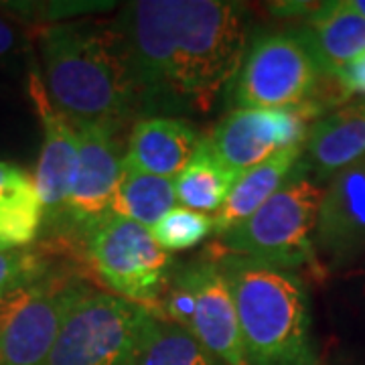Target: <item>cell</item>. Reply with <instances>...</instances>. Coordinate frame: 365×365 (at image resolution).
<instances>
[{"label":"cell","instance_id":"obj_1","mask_svg":"<svg viewBox=\"0 0 365 365\" xmlns=\"http://www.w3.org/2000/svg\"><path fill=\"white\" fill-rule=\"evenodd\" d=\"M114 29L148 100L209 104L246 59L248 21L237 2L138 0Z\"/></svg>","mask_w":365,"mask_h":365},{"label":"cell","instance_id":"obj_2","mask_svg":"<svg viewBox=\"0 0 365 365\" xmlns=\"http://www.w3.org/2000/svg\"><path fill=\"white\" fill-rule=\"evenodd\" d=\"M41 53L49 100L73 126L114 128L140 98L114 26H47Z\"/></svg>","mask_w":365,"mask_h":365},{"label":"cell","instance_id":"obj_3","mask_svg":"<svg viewBox=\"0 0 365 365\" xmlns=\"http://www.w3.org/2000/svg\"><path fill=\"white\" fill-rule=\"evenodd\" d=\"M220 264L234 294L246 365H317L309 299L299 276L235 254Z\"/></svg>","mask_w":365,"mask_h":365},{"label":"cell","instance_id":"obj_4","mask_svg":"<svg viewBox=\"0 0 365 365\" xmlns=\"http://www.w3.org/2000/svg\"><path fill=\"white\" fill-rule=\"evenodd\" d=\"M325 189L302 173L300 163L287 182L242 225L222 235L227 254L246 256L287 270L314 260V232Z\"/></svg>","mask_w":365,"mask_h":365},{"label":"cell","instance_id":"obj_5","mask_svg":"<svg viewBox=\"0 0 365 365\" xmlns=\"http://www.w3.org/2000/svg\"><path fill=\"white\" fill-rule=\"evenodd\" d=\"M153 311L88 290L53 345L45 365H136Z\"/></svg>","mask_w":365,"mask_h":365},{"label":"cell","instance_id":"obj_6","mask_svg":"<svg viewBox=\"0 0 365 365\" xmlns=\"http://www.w3.org/2000/svg\"><path fill=\"white\" fill-rule=\"evenodd\" d=\"M90 288L63 270L0 300V365H45L67 317Z\"/></svg>","mask_w":365,"mask_h":365},{"label":"cell","instance_id":"obj_7","mask_svg":"<svg viewBox=\"0 0 365 365\" xmlns=\"http://www.w3.org/2000/svg\"><path fill=\"white\" fill-rule=\"evenodd\" d=\"M327 76L302 31L262 35L235 76L234 102L237 108L317 104L321 79Z\"/></svg>","mask_w":365,"mask_h":365},{"label":"cell","instance_id":"obj_8","mask_svg":"<svg viewBox=\"0 0 365 365\" xmlns=\"http://www.w3.org/2000/svg\"><path fill=\"white\" fill-rule=\"evenodd\" d=\"M93 270L120 299L153 302L163 292L170 254L140 223L110 213L83 240Z\"/></svg>","mask_w":365,"mask_h":365},{"label":"cell","instance_id":"obj_9","mask_svg":"<svg viewBox=\"0 0 365 365\" xmlns=\"http://www.w3.org/2000/svg\"><path fill=\"white\" fill-rule=\"evenodd\" d=\"M167 313L225 365H246L234 294L222 264L201 260L187 266L170 288Z\"/></svg>","mask_w":365,"mask_h":365},{"label":"cell","instance_id":"obj_10","mask_svg":"<svg viewBox=\"0 0 365 365\" xmlns=\"http://www.w3.org/2000/svg\"><path fill=\"white\" fill-rule=\"evenodd\" d=\"M321 110L314 102L297 108H235L207 140L223 165L240 175L284 148L304 146Z\"/></svg>","mask_w":365,"mask_h":365},{"label":"cell","instance_id":"obj_11","mask_svg":"<svg viewBox=\"0 0 365 365\" xmlns=\"http://www.w3.org/2000/svg\"><path fill=\"white\" fill-rule=\"evenodd\" d=\"M76 130L79 143L78 169L59 223L69 234L86 240L91 227L112 213L124 157L118 153L112 126L83 124L76 126Z\"/></svg>","mask_w":365,"mask_h":365},{"label":"cell","instance_id":"obj_12","mask_svg":"<svg viewBox=\"0 0 365 365\" xmlns=\"http://www.w3.org/2000/svg\"><path fill=\"white\" fill-rule=\"evenodd\" d=\"M29 96L35 104L43 128V146L35 169V187L45 209V217L59 222L73 187L78 169V130L49 100L43 79L33 71L29 79Z\"/></svg>","mask_w":365,"mask_h":365},{"label":"cell","instance_id":"obj_13","mask_svg":"<svg viewBox=\"0 0 365 365\" xmlns=\"http://www.w3.org/2000/svg\"><path fill=\"white\" fill-rule=\"evenodd\" d=\"M365 250V158L335 175L325 189L314 252L339 264Z\"/></svg>","mask_w":365,"mask_h":365},{"label":"cell","instance_id":"obj_14","mask_svg":"<svg viewBox=\"0 0 365 365\" xmlns=\"http://www.w3.org/2000/svg\"><path fill=\"white\" fill-rule=\"evenodd\" d=\"M307 173L333 179L365 158V100L347 104L317 120L304 143Z\"/></svg>","mask_w":365,"mask_h":365},{"label":"cell","instance_id":"obj_15","mask_svg":"<svg viewBox=\"0 0 365 365\" xmlns=\"http://www.w3.org/2000/svg\"><path fill=\"white\" fill-rule=\"evenodd\" d=\"M201 138L187 122L175 118H148L130 132L124 165L153 177L177 181Z\"/></svg>","mask_w":365,"mask_h":365},{"label":"cell","instance_id":"obj_16","mask_svg":"<svg viewBox=\"0 0 365 365\" xmlns=\"http://www.w3.org/2000/svg\"><path fill=\"white\" fill-rule=\"evenodd\" d=\"M300 157L302 146H292L240 173L225 203L213 215V234L225 235L254 215L287 182L300 163Z\"/></svg>","mask_w":365,"mask_h":365},{"label":"cell","instance_id":"obj_17","mask_svg":"<svg viewBox=\"0 0 365 365\" xmlns=\"http://www.w3.org/2000/svg\"><path fill=\"white\" fill-rule=\"evenodd\" d=\"M325 73L335 76L365 53V19L349 2H327L302 31Z\"/></svg>","mask_w":365,"mask_h":365},{"label":"cell","instance_id":"obj_18","mask_svg":"<svg viewBox=\"0 0 365 365\" xmlns=\"http://www.w3.org/2000/svg\"><path fill=\"white\" fill-rule=\"evenodd\" d=\"M235 175L213 150L209 140H201L193 158L175 181L177 199L182 207L199 213H217L234 187Z\"/></svg>","mask_w":365,"mask_h":365},{"label":"cell","instance_id":"obj_19","mask_svg":"<svg viewBox=\"0 0 365 365\" xmlns=\"http://www.w3.org/2000/svg\"><path fill=\"white\" fill-rule=\"evenodd\" d=\"M175 203H177L175 181L146 175L126 165L122 167V177L118 182L112 213L150 230L175 207Z\"/></svg>","mask_w":365,"mask_h":365},{"label":"cell","instance_id":"obj_20","mask_svg":"<svg viewBox=\"0 0 365 365\" xmlns=\"http://www.w3.org/2000/svg\"><path fill=\"white\" fill-rule=\"evenodd\" d=\"M136 365H225L181 325L153 313Z\"/></svg>","mask_w":365,"mask_h":365},{"label":"cell","instance_id":"obj_21","mask_svg":"<svg viewBox=\"0 0 365 365\" xmlns=\"http://www.w3.org/2000/svg\"><path fill=\"white\" fill-rule=\"evenodd\" d=\"M150 234L169 254L195 248L209 234H213V215L187 207H173L150 227Z\"/></svg>","mask_w":365,"mask_h":365},{"label":"cell","instance_id":"obj_22","mask_svg":"<svg viewBox=\"0 0 365 365\" xmlns=\"http://www.w3.org/2000/svg\"><path fill=\"white\" fill-rule=\"evenodd\" d=\"M51 270V262L41 250H0V300L9 297L16 288L39 280Z\"/></svg>","mask_w":365,"mask_h":365},{"label":"cell","instance_id":"obj_23","mask_svg":"<svg viewBox=\"0 0 365 365\" xmlns=\"http://www.w3.org/2000/svg\"><path fill=\"white\" fill-rule=\"evenodd\" d=\"M35 187V179L19 165L0 160V205Z\"/></svg>","mask_w":365,"mask_h":365},{"label":"cell","instance_id":"obj_24","mask_svg":"<svg viewBox=\"0 0 365 365\" xmlns=\"http://www.w3.org/2000/svg\"><path fill=\"white\" fill-rule=\"evenodd\" d=\"M337 79L345 88L347 93H359L365 96V53L359 55L349 66H345L337 73Z\"/></svg>","mask_w":365,"mask_h":365},{"label":"cell","instance_id":"obj_25","mask_svg":"<svg viewBox=\"0 0 365 365\" xmlns=\"http://www.w3.org/2000/svg\"><path fill=\"white\" fill-rule=\"evenodd\" d=\"M13 45H14L13 26L9 25V23L0 16V59L13 49Z\"/></svg>","mask_w":365,"mask_h":365},{"label":"cell","instance_id":"obj_26","mask_svg":"<svg viewBox=\"0 0 365 365\" xmlns=\"http://www.w3.org/2000/svg\"><path fill=\"white\" fill-rule=\"evenodd\" d=\"M349 4H351V9H355L365 19V0H349Z\"/></svg>","mask_w":365,"mask_h":365},{"label":"cell","instance_id":"obj_27","mask_svg":"<svg viewBox=\"0 0 365 365\" xmlns=\"http://www.w3.org/2000/svg\"><path fill=\"white\" fill-rule=\"evenodd\" d=\"M0 250H11V248H9V244H6V240H4L2 227H0Z\"/></svg>","mask_w":365,"mask_h":365}]
</instances>
